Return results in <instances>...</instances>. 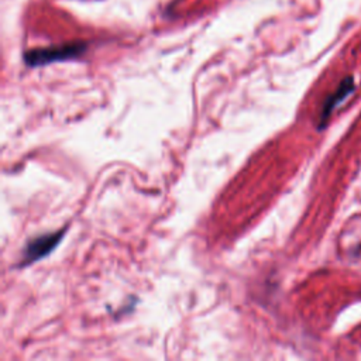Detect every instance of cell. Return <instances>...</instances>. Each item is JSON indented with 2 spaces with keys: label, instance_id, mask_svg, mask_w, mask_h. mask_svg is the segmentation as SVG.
Returning a JSON list of instances; mask_svg holds the SVG:
<instances>
[{
  "label": "cell",
  "instance_id": "cell-3",
  "mask_svg": "<svg viewBox=\"0 0 361 361\" xmlns=\"http://www.w3.org/2000/svg\"><path fill=\"white\" fill-rule=\"evenodd\" d=\"M354 79L353 76H347L345 79L341 80V83L338 85V87L324 100L322 111H320V120H319V128H323L329 120V117L331 116L333 110L343 102L347 99L348 94H351L354 92Z\"/></svg>",
  "mask_w": 361,
  "mask_h": 361
},
{
  "label": "cell",
  "instance_id": "cell-2",
  "mask_svg": "<svg viewBox=\"0 0 361 361\" xmlns=\"http://www.w3.org/2000/svg\"><path fill=\"white\" fill-rule=\"evenodd\" d=\"M65 230L66 228H61L58 231L41 234V235L30 240L23 250L20 267H27V265L37 262L38 259L47 257L48 254H51L56 248V245L61 243V240L65 234Z\"/></svg>",
  "mask_w": 361,
  "mask_h": 361
},
{
  "label": "cell",
  "instance_id": "cell-1",
  "mask_svg": "<svg viewBox=\"0 0 361 361\" xmlns=\"http://www.w3.org/2000/svg\"><path fill=\"white\" fill-rule=\"evenodd\" d=\"M87 49L86 42H68L62 45H54L47 48H34L24 54V62L27 66L37 68L49 65L54 62L71 61L82 56Z\"/></svg>",
  "mask_w": 361,
  "mask_h": 361
}]
</instances>
